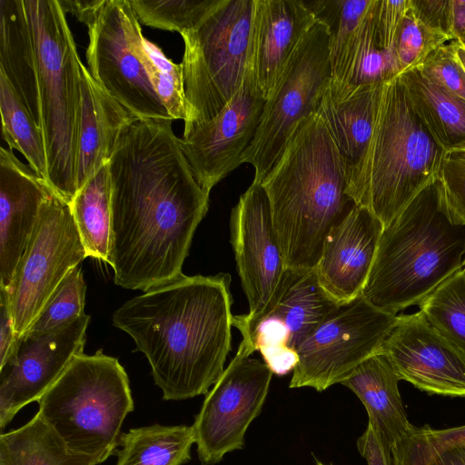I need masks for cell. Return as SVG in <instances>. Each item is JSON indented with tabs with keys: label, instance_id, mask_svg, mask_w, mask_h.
I'll use <instances>...</instances> for the list:
<instances>
[{
	"label": "cell",
	"instance_id": "cell-1",
	"mask_svg": "<svg viewBox=\"0 0 465 465\" xmlns=\"http://www.w3.org/2000/svg\"><path fill=\"white\" fill-rule=\"evenodd\" d=\"M137 119L108 163L112 226L108 263L115 284L147 292L183 276L194 232L209 207L172 128Z\"/></svg>",
	"mask_w": 465,
	"mask_h": 465
},
{
	"label": "cell",
	"instance_id": "cell-2",
	"mask_svg": "<svg viewBox=\"0 0 465 465\" xmlns=\"http://www.w3.org/2000/svg\"><path fill=\"white\" fill-rule=\"evenodd\" d=\"M227 273L185 276L125 302L113 323L147 358L163 399L206 394L232 350V297Z\"/></svg>",
	"mask_w": 465,
	"mask_h": 465
},
{
	"label": "cell",
	"instance_id": "cell-3",
	"mask_svg": "<svg viewBox=\"0 0 465 465\" xmlns=\"http://www.w3.org/2000/svg\"><path fill=\"white\" fill-rule=\"evenodd\" d=\"M261 184L286 268L315 269L328 234L357 205L343 158L318 114L299 124Z\"/></svg>",
	"mask_w": 465,
	"mask_h": 465
},
{
	"label": "cell",
	"instance_id": "cell-4",
	"mask_svg": "<svg viewBox=\"0 0 465 465\" xmlns=\"http://www.w3.org/2000/svg\"><path fill=\"white\" fill-rule=\"evenodd\" d=\"M447 151L414 111L396 75L381 85L371 135L347 193L388 227L439 179Z\"/></svg>",
	"mask_w": 465,
	"mask_h": 465
},
{
	"label": "cell",
	"instance_id": "cell-5",
	"mask_svg": "<svg viewBox=\"0 0 465 465\" xmlns=\"http://www.w3.org/2000/svg\"><path fill=\"white\" fill-rule=\"evenodd\" d=\"M464 267L465 223L452 220L435 183L383 229L361 296L398 315Z\"/></svg>",
	"mask_w": 465,
	"mask_h": 465
},
{
	"label": "cell",
	"instance_id": "cell-6",
	"mask_svg": "<svg viewBox=\"0 0 465 465\" xmlns=\"http://www.w3.org/2000/svg\"><path fill=\"white\" fill-rule=\"evenodd\" d=\"M37 74L47 183L64 201L75 195L81 59L58 0H23Z\"/></svg>",
	"mask_w": 465,
	"mask_h": 465
},
{
	"label": "cell",
	"instance_id": "cell-7",
	"mask_svg": "<svg viewBox=\"0 0 465 465\" xmlns=\"http://www.w3.org/2000/svg\"><path fill=\"white\" fill-rule=\"evenodd\" d=\"M37 402L38 411L70 449L99 463L116 455L123 422L134 411L124 368L101 350L76 355Z\"/></svg>",
	"mask_w": 465,
	"mask_h": 465
},
{
	"label": "cell",
	"instance_id": "cell-8",
	"mask_svg": "<svg viewBox=\"0 0 465 465\" xmlns=\"http://www.w3.org/2000/svg\"><path fill=\"white\" fill-rule=\"evenodd\" d=\"M254 0H223L195 30L183 32L187 117L183 135L216 114L247 71Z\"/></svg>",
	"mask_w": 465,
	"mask_h": 465
},
{
	"label": "cell",
	"instance_id": "cell-9",
	"mask_svg": "<svg viewBox=\"0 0 465 465\" xmlns=\"http://www.w3.org/2000/svg\"><path fill=\"white\" fill-rule=\"evenodd\" d=\"M329 41L328 28L317 21L265 100L255 136L242 156V163L254 168V182L261 183L299 124L315 113L331 77Z\"/></svg>",
	"mask_w": 465,
	"mask_h": 465
},
{
	"label": "cell",
	"instance_id": "cell-10",
	"mask_svg": "<svg viewBox=\"0 0 465 465\" xmlns=\"http://www.w3.org/2000/svg\"><path fill=\"white\" fill-rule=\"evenodd\" d=\"M86 26L88 70L103 90L138 119H172L146 70L144 36L130 1L104 0Z\"/></svg>",
	"mask_w": 465,
	"mask_h": 465
},
{
	"label": "cell",
	"instance_id": "cell-11",
	"mask_svg": "<svg viewBox=\"0 0 465 465\" xmlns=\"http://www.w3.org/2000/svg\"><path fill=\"white\" fill-rule=\"evenodd\" d=\"M397 316L361 295L339 304L297 349L290 388L323 391L341 383L365 360L380 352Z\"/></svg>",
	"mask_w": 465,
	"mask_h": 465
},
{
	"label": "cell",
	"instance_id": "cell-12",
	"mask_svg": "<svg viewBox=\"0 0 465 465\" xmlns=\"http://www.w3.org/2000/svg\"><path fill=\"white\" fill-rule=\"evenodd\" d=\"M86 258L68 203L52 192L6 289L18 339L40 314L66 275ZM4 288V287H3Z\"/></svg>",
	"mask_w": 465,
	"mask_h": 465
},
{
	"label": "cell",
	"instance_id": "cell-13",
	"mask_svg": "<svg viewBox=\"0 0 465 465\" xmlns=\"http://www.w3.org/2000/svg\"><path fill=\"white\" fill-rule=\"evenodd\" d=\"M254 351L241 341L238 351L205 394L193 424L202 465H214L244 447L245 433L266 401L272 372L251 358Z\"/></svg>",
	"mask_w": 465,
	"mask_h": 465
},
{
	"label": "cell",
	"instance_id": "cell-14",
	"mask_svg": "<svg viewBox=\"0 0 465 465\" xmlns=\"http://www.w3.org/2000/svg\"><path fill=\"white\" fill-rule=\"evenodd\" d=\"M339 303L322 287L315 269H286L263 312L242 322L232 317L250 347L259 351L273 374L282 376L299 362L297 349Z\"/></svg>",
	"mask_w": 465,
	"mask_h": 465
},
{
	"label": "cell",
	"instance_id": "cell-15",
	"mask_svg": "<svg viewBox=\"0 0 465 465\" xmlns=\"http://www.w3.org/2000/svg\"><path fill=\"white\" fill-rule=\"evenodd\" d=\"M230 230L236 267L249 303L248 313L234 317L249 322L266 308L287 269L268 196L260 183L252 181L240 196L231 213Z\"/></svg>",
	"mask_w": 465,
	"mask_h": 465
},
{
	"label": "cell",
	"instance_id": "cell-16",
	"mask_svg": "<svg viewBox=\"0 0 465 465\" xmlns=\"http://www.w3.org/2000/svg\"><path fill=\"white\" fill-rule=\"evenodd\" d=\"M90 316L84 314L58 329L23 334L0 366V427L25 405L38 401L73 359L84 352Z\"/></svg>",
	"mask_w": 465,
	"mask_h": 465
},
{
	"label": "cell",
	"instance_id": "cell-17",
	"mask_svg": "<svg viewBox=\"0 0 465 465\" xmlns=\"http://www.w3.org/2000/svg\"><path fill=\"white\" fill-rule=\"evenodd\" d=\"M381 351L400 380L430 395L465 399V350L430 325L420 310L397 316Z\"/></svg>",
	"mask_w": 465,
	"mask_h": 465
},
{
	"label": "cell",
	"instance_id": "cell-18",
	"mask_svg": "<svg viewBox=\"0 0 465 465\" xmlns=\"http://www.w3.org/2000/svg\"><path fill=\"white\" fill-rule=\"evenodd\" d=\"M265 100L246 74L234 96L211 120L180 138L183 152L199 184L210 193L242 163L253 140Z\"/></svg>",
	"mask_w": 465,
	"mask_h": 465
},
{
	"label": "cell",
	"instance_id": "cell-19",
	"mask_svg": "<svg viewBox=\"0 0 465 465\" xmlns=\"http://www.w3.org/2000/svg\"><path fill=\"white\" fill-rule=\"evenodd\" d=\"M316 22L303 0H254L247 74L264 100Z\"/></svg>",
	"mask_w": 465,
	"mask_h": 465
},
{
	"label": "cell",
	"instance_id": "cell-20",
	"mask_svg": "<svg viewBox=\"0 0 465 465\" xmlns=\"http://www.w3.org/2000/svg\"><path fill=\"white\" fill-rule=\"evenodd\" d=\"M383 231L365 207L356 205L328 234L315 272L339 304L361 295Z\"/></svg>",
	"mask_w": 465,
	"mask_h": 465
},
{
	"label": "cell",
	"instance_id": "cell-21",
	"mask_svg": "<svg viewBox=\"0 0 465 465\" xmlns=\"http://www.w3.org/2000/svg\"><path fill=\"white\" fill-rule=\"evenodd\" d=\"M48 183L9 148L0 149V287L8 288L37 223Z\"/></svg>",
	"mask_w": 465,
	"mask_h": 465
},
{
	"label": "cell",
	"instance_id": "cell-22",
	"mask_svg": "<svg viewBox=\"0 0 465 465\" xmlns=\"http://www.w3.org/2000/svg\"><path fill=\"white\" fill-rule=\"evenodd\" d=\"M80 68L82 100L77 142V191L109 163L122 131L138 119L103 90L83 63Z\"/></svg>",
	"mask_w": 465,
	"mask_h": 465
},
{
	"label": "cell",
	"instance_id": "cell-23",
	"mask_svg": "<svg viewBox=\"0 0 465 465\" xmlns=\"http://www.w3.org/2000/svg\"><path fill=\"white\" fill-rule=\"evenodd\" d=\"M381 84L352 85L331 78L315 111L343 158L347 176L367 149Z\"/></svg>",
	"mask_w": 465,
	"mask_h": 465
},
{
	"label": "cell",
	"instance_id": "cell-24",
	"mask_svg": "<svg viewBox=\"0 0 465 465\" xmlns=\"http://www.w3.org/2000/svg\"><path fill=\"white\" fill-rule=\"evenodd\" d=\"M400 378L391 361L380 351L361 362L341 384L361 401L368 424L392 450L411 432L399 391Z\"/></svg>",
	"mask_w": 465,
	"mask_h": 465
},
{
	"label": "cell",
	"instance_id": "cell-25",
	"mask_svg": "<svg viewBox=\"0 0 465 465\" xmlns=\"http://www.w3.org/2000/svg\"><path fill=\"white\" fill-rule=\"evenodd\" d=\"M0 73L40 124L35 51L23 0H0Z\"/></svg>",
	"mask_w": 465,
	"mask_h": 465
},
{
	"label": "cell",
	"instance_id": "cell-26",
	"mask_svg": "<svg viewBox=\"0 0 465 465\" xmlns=\"http://www.w3.org/2000/svg\"><path fill=\"white\" fill-rule=\"evenodd\" d=\"M414 111L447 152L465 143V101L450 94L422 72L398 74Z\"/></svg>",
	"mask_w": 465,
	"mask_h": 465
},
{
	"label": "cell",
	"instance_id": "cell-27",
	"mask_svg": "<svg viewBox=\"0 0 465 465\" xmlns=\"http://www.w3.org/2000/svg\"><path fill=\"white\" fill-rule=\"evenodd\" d=\"M70 449L38 411L31 420L0 436V465H97Z\"/></svg>",
	"mask_w": 465,
	"mask_h": 465
},
{
	"label": "cell",
	"instance_id": "cell-28",
	"mask_svg": "<svg viewBox=\"0 0 465 465\" xmlns=\"http://www.w3.org/2000/svg\"><path fill=\"white\" fill-rule=\"evenodd\" d=\"M194 443L193 425L134 428L122 434L116 465H183Z\"/></svg>",
	"mask_w": 465,
	"mask_h": 465
},
{
	"label": "cell",
	"instance_id": "cell-29",
	"mask_svg": "<svg viewBox=\"0 0 465 465\" xmlns=\"http://www.w3.org/2000/svg\"><path fill=\"white\" fill-rule=\"evenodd\" d=\"M69 205L86 257L108 262L112 226L108 163L77 191Z\"/></svg>",
	"mask_w": 465,
	"mask_h": 465
},
{
	"label": "cell",
	"instance_id": "cell-30",
	"mask_svg": "<svg viewBox=\"0 0 465 465\" xmlns=\"http://www.w3.org/2000/svg\"><path fill=\"white\" fill-rule=\"evenodd\" d=\"M377 0L362 20L331 79L352 85L381 84L399 74L394 58L378 42L375 21Z\"/></svg>",
	"mask_w": 465,
	"mask_h": 465
},
{
	"label": "cell",
	"instance_id": "cell-31",
	"mask_svg": "<svg viewBox=\"0 0 465 465\" xmlns=\"http://www.w3.org/2000/svg\"><path fill=\"white\" fill-rule=\"evenodd\" d=\"M0 112L2 137L9 149L20 152L27 160L28 165L47 182L46 154L40 126L2 73Z\"/></svg>",
	"mask_w": 465,
	"mask_h": 465
},
{
	"label": "cell",
	"instance_id": "cell-32",
	"mask_svg": "<svg viewBox=\"0 0 465 465\" xmlns=\"http://www.w3.org/2000/svg\"><path fill=\"white\" fill-rule=\"evenodd\" d=\"M303 2L316 21L328 28L331 74L341 64L373 0H303Z\"/></svg>",
	"mask_w": 465,
	"mask_h": 465
},
{
	"label": "cell",
	"instance_id": "cell-33",
	"mask_svg": "<svg viewBox=\"0 0 465 465\" xmlns=\"http://www.w3.org/2000/svg\"><path fill=\"white\" fill-rule=\"evenodd\" d=\"M419 308L430 325L465 350V267L440 283Z\"/></svg>",
	"mask_w": 465,
	"mask_h": 465
},
{
	"label": "cell",
	"instance_id": "cell-34",
	"mask_svg": "<svg viewBox=\"0 0 465 465\" xmlns=\"http://www.w3.org/2000/svg\"><path fill=\"white\" fill-rule=\"evenodd\" d=\"M140 22L179 34L195 30L223 0H129Z\"/></svg>",
	"mask_w": 465,
	"mask_h": 465
},
{
	"label": "cell",
	"instance_id": "cell-35",
	"mask_svg": "<svg viewBox=\"0 0 465 465\" xmlns=\"http://www.w3.org/2000/svg\"><path fill=\"white\" fill-rule=\"evenodd\" d=\"M452 40L445 31L427 25L411 0L394 49L399 74L417 68L436 49Z\"/></svg>",
	"mask_w": 465,
	"mask_h": 465
},
{
	"label": "cell",
	"instance_id": "cell-36",
	"mask_svg": "<svg viewBox=\"0 0 465 465\" xmlns=\"http://www.w3.org/2000/svg\"><path fill=\"white\" fill-rule=\"evenodd\" d=\"M144 63L151 83L173 120H186L187 104L182 63L170 60L154 43L143 38Z\"/></svg>",
	"mask_w": 465,
	"mask_h": 465
},
{
	"label": "cell",
	"instance_id": "cell-37",
	"mask_svg": "<svg viewBox=\"0 0 465 465\" xmlns=\"http://www.w3.org/2000/svg\"><path fill=\"white\" fill-rule=\"evenodd\" d=\"M85 292L86 285L78 265L63 280L25 333L39 334L50 331L85 314Z\"/></svg>",
	"mask_w": 465,
	"mask_h": 465
},
{
	"label": "cell",
	"instance_id": "cell-38",
	"mask_svg": "<svg viewBox=\"0 0 465 465\" xmlns=\"http://www.w3.org/2000/svg\"><path fill=\"white\" fill-rule=\"evenodd\" d=\"M457 445H465V425L448 429L414 426L391 451L394 465H428L438 453Z\"/></svg>",
	"mask_w": 465,
	"mask_h": 465
},
{
	"label": "cell",
	"instance_id": "cell-39",
	"mask_svg": "<svg viewBox=\"0 0 465 465\" xmlns=\"http://www.w3.org/2000/svg\"><path fill=\"white\" fill-rule=\"evenodd\" d=\"M436 191L452 220L465 223V153L447 152Z\"/></svg>",
	"mask_w": 465,
	"mask_h": 465
},
{
	"label": "cell",
	"instance_id": "cell-40",
	"mask_svg": "<svg viewBox=\"0 0 465 465\" xmlns=\"http://www.w3.org/2000/svg\"><path fill=\"white\" fill-rule=\"evenodd\" d=\"M415 69L450 94L465 101V73L455 62L450 43L436 49Z\"/></svg>",
	"mask_w": 465,
	"mask_h": 465
},
{
	"label": "cell",
	"instance_id": "cell-41",
	"mask_svg": "<svg viewBox=\"0 0 465 465\" xmlns=\"http://www.w3.org/2000/svg\"><path fill=\"white\" fill-rule=\"evenodd\" d=\"M410 4L411 0H377L375 21L379 45L394 60L397 37Z\"/></svg>",
	"mask_w": 465,
	"mask_h": 465
},
{
	"label": "cell",
	"instance_id": "cell-42",
	"mask_svg": "<svg viewBox=\"0 0 465 465\" xmlns=\"http://www.w3.org/2000/svg\"><path fill=\"white\" fill-rule=\"evenodd\" d=\"M357 449L367 465H394L391 449L370 424L357 440Z\"/></svg>",
	"mask_w": 465,
	"mask_h": 465
},
{
	"label": "cell",
	"instance_id": "cell-43",
	"mask_svg": "<svg viewBox=\"0 0 465 465\" xmlns=\"http://www.w3.org/2000/svg\"><path fill=\"white\" fill-rule=\"evenodd\" d=\"M17 341L8 293L5 288L0 287V366L16 349Z\"/></svg>",
	"mask_w": 465,
	"mask_h": 465
},
{
	"label": "cell",
	"instance_id": "cell-44",
	"mask_svg": "<svg viewBox=\"0 0 465 465\" xmlns=\"http://www.w3.org/2000/svg\"><path fill=\"white\" fill-rule=\"evenodd\" d=\"M412 5L419 16L427 25L448 33V1L412 0Z\"/></svg>",
	"mask_w": 465,
	"mask_h": 465
},
{
	"label": "cell",
	"instance_id": "cell-45",
	"mask_svg": "<svg viewBox=\"0 0 465 465\" xmlns=\"http://www.w3.org/2000/svg\"><path fill=\"white\" fill-rule=\"evenodd\" d=\"M65 13H71L87 25L102 6L104 0H58Z\"/></svg>",
	"mask_w": 465,
	"mask_h": 465
},
{
	"label": "cell",
	"instance_id": "cell-46",
	"mask_svg": "<svg viewBox=\"0 0 465 465\" xmlns=\"http://www.w3.org/2000/svg\"><path fill=\"white\" fill-rule=\"evenodd\" d=\"M448 33L465 43V0L448 1Z\"/></svg>",
	"mask_w": 465,
	"mask_h": 465
},
{
	"label": "cell",
	"instance_id": "cell-47",
	"mask_svg": "<svg viewBox=\"0 0 465 465\" xmlns=\"http://www.w3.org/2000/svg\"><path fill=\"white\" fill-rule=\"evenodd\" d=\"M428 465H465V445L452 446L440 451Z\"/></svg>",
	"mask_w": 465,
	"mask_h": 465
},
{
	"label": "cell",
	"instance_id": "cell-48",
	"mask_svg": "<svg viewBox=\"0 0 465 465\" xmlns=\"http://www.w3.org/2000/svg\"><path fill=\"white\" fill-rule=\"evenodd\" d=\"M450 47L455 62L465 73V43L459 39L452 40Z\"/></svg>",
	"mask_w": 465,
	"mask_h": 465
},
{
	"label": "cell",
	"instance_id": "cell-49",
	"mask_svg": "<svg viewBox=\"0 0 465 465\" xmlns=\"http://www.w3.org/2000/svg\"><path fill=\"white\" fill-rule=\"evenodd\" d=\"M450 151H456V152H462V153H465V143L464 144H461L452 150H450ZM449 152V151H448Z\"/></svg>",
	"mask_w": 465,
	"mask_h": 465
},
{
	"label": "cell",
	"instance_id": "cell-50",
	"mask_svg": "<svg viewBox=\"0 0 465 465\" xmlns=\"http://www.w3.org/2000/svg\"><path fill=\"white\" fill-rule=\"evenodd\" d=\"M315 465H332V464H325L315 458Z\"/></svg>",
	"mask_w": 465,
	"mask_h": 465
}]
</instances>
